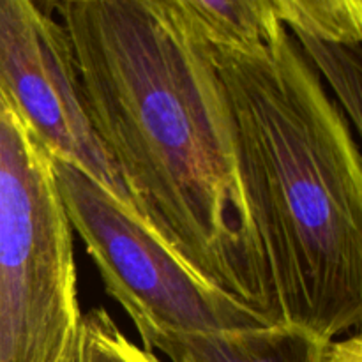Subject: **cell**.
Masks as SVG:
<instances>
[{
	"label": "cell",
	"mask_w": 362,
	"mask_h": 362,
	"mask_svg": "<svg viewBox=\"0 0 362 362\" xmlns=\"http://www.w3.org/2000/svg\"><path fill=\"white\" fill-rule=\"evenodd\" d=\"M81 315L49 152L0 94V362H59Z\"/></svg>",
	"instance_id": "cell-3"
},
{
	"label": "cell",
	"mask_w": 362,
	"mask_h": 362,
	"mask_svg": "<svg viewBox=\"0 0 362 362\" xmlns=\"http://www.w3.org/2000/svg\"><path fill=\"white\" fill-rule=\"evenodd\" d=\"M212 46L253 48L281 23L272 0H166Z\"/></svg>",
	"instance_id": "cell-7"
},
{
	"label": "cell",
	"mask_w": 362,
	"mask_h": 362,
	"mask_svg": "<svg viewBox=\"0 0 362 362\" xmlns=\"http://www.w3.org/2000/svg\"><path fill=\"white\" fill-rule=\"evenodd\" d=\"M136 331L147 352H161L170 362H324L331 341L285 322L218 332Z\"/></svg>",
	"instance_id": "cell-6"
},
{
	"label": "cell",
	"mask_w": 362,
	"mask_h": 362,
	"mask_svg": "<svg viewBox=\"0 0 362 362\" xmlns=\"http://www.w3.org/2000/svg\"><path fill=\"white\" fill-rule=\"evenodd\" d=\"M59 362H87L83 339H81L80 325H78V329L74 331V334L71 336V339L67 341L66 349H64L62 357H60Z\"/></svg>",
	"instance_id": "cell-12"
},
{
	"label": "cell",
	"mask_w": 362,
	"mask_h": 362,
	"mask_svg": "<svg viewBox=\"0 0 362 362\" xmlns=\"http://www.w3.org/2000/svg\"><path fill=\"white\" fill-rule=\"evenodd\" d=\"M293 35L315 73L331 85L352 126L361 131V42L327 41L304 32H293Z\"/></svg>",
	"instance_id": "cell-8"
},
{
	"label": "cell",
	"mask_w": 362,
	"mask_h": 362,
	"mask_svg": "<svg viewBox=\"0 0 362 362\" xmlns=\"http://www.w3.org/2000/svg\"><path fill=\"white\" fill-rule=\"evenodd\" d=\"M0 94L49 154L140 216L88 119L66 30L37 0H0Z\"/></svg>",
	"instance_id": "cell-5"
},
{
	"label": "cell",
	"mask_w": 362,
	"mask_h": 362,
	"mask_svg": "<svg viewBox=\"0 0 362 362\" xmlns=\"http://www.w3.org/2000/svg\"><path fill=\"white\" fill-rule=\"evenodd\" d=\"M237 175L279 322L338 339L362 320V166L339 106L276 25L212 46Z\"/></svg>",
	"instance_id": "cell-2"
},
{
	"label": "cell",
	"mask_w": 362,
	"mask_h": 362,
	"mask_svg": "<svg viewBox=\"0 0 362 362\" xmlns=\"http://www.w3.org/2000/svg\"><path fill=\"white\" fill-rule=\"evenodd\" d=\"M278 2H279V0H272V6H274L276 14H278Z\"/></svg>",
	"instance_id": "cell-13"
},
{
	"label": "cell",
	"mask_w": 362,
	"mask_h": 362,
	"mask_svg": "<svg viewBox=\"0 0 362 362\" xmlns=\"http://www.w3.org/2000/svg\"><path fill=\"white\" fill-rule=\"evenodd\" d=\"M87 115L141 219L198 276L279 322L212 45L166 0H49Z\"/></svg>",
	"instance_id": "cell-1"
},
{
	"label": "cell",
	"mask_w": 362,
	"mask_h": 362,
	"mask_svg": "<svg viewBox=\"0 0 362 362\" xmlns=\"http://www.w3.org/2000/svg\"><path fill=\"white\" fill-rule=\"evenodd\" d=\"M80 331L87 362H161L129 341L103 308L81 315Z\"/></svg>",
	"instance_id": "cell-10"
},
{
	"label": "cell",
	"mask_w": 362,
	"mask_h": 362,
	"mask_svg": "<svg viewBox=\"0 0 362 362\" xmlns=\"http://www.w3.org/2000/svg\"><path fill=\"white\" fill-rule=\"evenodd\" d=\"M324 362H362V339L359 334L331 339L325 349Z\"/></svg>",
	"instance_id": "cell-11"
},
{
	"label": "cell",
	"mask_w": 362,
	"mask_h": 362,
	"mask_svg": "<svg viewBox=\"0 0 362 362\" xmlns=\"http://www.w3.org/2000/svg\"><path fill=\"white\" fill-rule=\"evenodd\" d=\"M52 159L60 200L103 285L134 327L218 332L276 324L198 276L112 191L64 159Z\"/></svg>",
	"instance_id": "cell-4"
},
{
	"label": "cell",
	"mask_w": 362,
	"mask_h": 362,
	"mask_svg": "<svg viewBox=\"0 0 362 362\" xmlns=\"http://www.w3.org/2000/svg\"><path fill=\"white\" fill-rule=\"evenodd\" d=\"M278 18L292 32L338 42L362 41V0H279Z\"/></svg>",
	"instance_id": "cell-9"
}]
</instances>
